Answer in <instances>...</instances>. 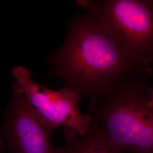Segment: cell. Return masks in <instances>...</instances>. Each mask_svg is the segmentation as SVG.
Segmentation results:
<instances>
[{
    "mask_svg": "<svg viewBox=\"0 0 153 153\" xmlns=\"http://www.w3.org/2000/svg\"><path fill=\"white\" fill-rule=\"evenodd\" d=\"M47 61L50 74L60 78L64 88L89 100L109 93L131 73L146 67L126 55L86 11L71 17L64 43Z\"/></svg>",
    "mask_w": 153,
    "mask_h": 153,
    "instance_id": "cell-1",
    "label": "cell"
},
{
    "mask_svg": "<svg viewBox=\"0 0 153 153\" xmlns=\"http://www.w3.org/2000/svg\"><path fill=\"white\" fill-rule=\"evenodd\" d=\"M64 133L65 144L58 146L57 153H120L109 145L103 130L94 119L85 136L69 128H64Z\"/></svg>",
    "mask_w": 153,
    "mask_h": 153,
    "instance_id": "cell-6",
    "label": "cell"
},
{
    "mask_svg": "<svg viewBox=\"0 0 153 153\" xmlns=\"http://www.w3.org/2000/svg\"><path fill=\"white\" fill-rule=\"evenodd\" d=\"M133 60L153 64V0H77Z\"/></svg>",
    "mask_w": 153,
    "mask_h": 153,
    "instance_id": "cell-3",
    "label": "cell"
},
{
    "mask_svg": "<svg viewBox=\"0 0 153 153\" xmlns=\"http://www.w3.org/2000/svg\"><path fill=\"white\" fill-rule=\"evenodd\" d=\"M152 71L131 73L109 93L89 100L90 115L117 150L153 153Z\"/></svg>",
    "mask_w": 153,
    "mask_h": 153,
    "instance_id": "cell-2",
    "label": "cell"
},
{
    "mask_svg": "<svg viewBox=\"0 0 153 153\" xmlns=\"http://www.w3.org/2000/svg\"><path fill=\"white\" fill-rule=\"evenodd\" d=\"M152 102L153 103V89H152Z\"/></svg>",
    "mask_w": 153,
    "mask_h": 153,
    "instance_id": "cell-7",
    "label": "cell"
},
{
    "mask_svg": "<svg viewBox=\"0 0 153 153\" xmlns=\"http://www.w3.org/2000/svg\"><path fill=\"white\" fill-rule=\"evenodd\" d=\"M13 84L27 99L33 108L55 130L60 126L73 129L85 136L93 125L90 115L83 114L78 104L81 94L76 90L63 88L54 90L34 82L30 71L25 66H17L11 71Z\"/></svg>",
    "mask_w": 153,
    "mask_h": 153,
    "instance_id": "cell-4",
    "label": "cell"
},
{
    "mask_svg": "<svg viewBox=\"0 0 153 153\" xmlns=\"http://www.w3.org/2000/svg\"><path fill=\"white\" fill-rule=\"evenodd\" d=\"M55 131L13 85L1 128L7 153H57L51 138Z\"/></svg>",
    "mask_w": 153,
    "mask_h": 153,
    "instance_id": "cell-5",
    "label": "cell"
}]
</instances>
